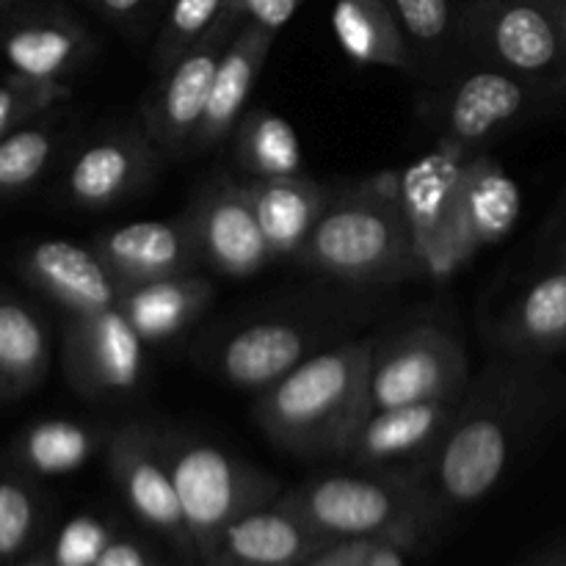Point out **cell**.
Returning <instances> with one entry per match:
<instances>
[{
    "label": "cell",
    "instance_id": "6da1fadb",
    "mask_svg": "<svg viewBox=\"0 0 566 566\" xmlns=\"http://www.w3.org/2000/svg\"><path fill=\"white\" fill-rule=\"evenodd\" d=\"M553 392L542 359L509 354L470 381L446 437L426 464L437 503L470 506L484 501L551 412Z\"/></svg>",
    "mask_w": 566,
    "mask_h": 566
},
{
    "label": "cell",
    "instance_id": "7a4b0ae2",
    "mask_svg": "<svg viewBox=\"0 0 566 566\" xmlns=\"http://www.w3.org/2000/svg\"><path fill=\"white\" fill-rule=\"evenodd\" d=\"M370 340L310 354L254 403L260 429L298 457H343L368 409Z\"/></svg>",
    "mask_w": 566,
    "mask_h": 566
},
{
    "label": "cell",
    "instance_id": "3957f363",
    "mask_svg": "<svg viewBox=\"0 0 566 566\" xmlns=\"http://www.w3.org/2000/svg\"><path fill=\"white\" fill-rule=\"evenodd\" d=\"M398 186L385 191L379 177L363 191L329 202L313 235L298 249V263L348 285H385L420 274Z\"/></svg>",
    "mask_w": 566,
    "mask_h": 566
},
{
    "label": "cell",
    "instance_id": "277c9868",
    "mask_svg": "<svg viewBox=\"0 0 566 566\" xmlns=\"http://www.w3.org/2000/svg\"><path fill=\"white\" fill-rule=\"evenodd\" d=\"M437 503L429 490L403 475L337 473L296 486L282 506L324 539H403Z\"/></svg>",
    "mask_w": 566,
    "mask_h": 566
},
{
    "label": "cell",
    "instance_id": "5b68a950",
    "mask_svg": "<svg viewBox=\"0 0 566 566\" xmlns=\"http://www.w3.org/2000/svg\"><path fill=\"white\" fill-rule=\"evenodd\" d=\"M462 42L468 61L566 92V44L545 0H462Z\"/></svg>",
    "mask_w": 566,
    "mask_h": 566
},
{
    "label": "cell",
    "instance_id": "8992f818",
    "mask_svg": "<svg viewBox=\"0 0 566 566\" xmlns=\"http://www.w3.org/2000/svg\"><path fill=\"white\" fill-rule=\"evenodd\" d=\"M166 464L180 497L186 531L199 545L221 542L243 514L263 509L276 481L258 473L202 437H160Z\"/></svg>",
    "mask_w": 566,
    "mask_h": 566
},
{
    "label": "cell",
    "instance_id": "52a82bcc",
    "mask_svg": "<svg viewBox=\"0 0 566 566\" xmlns=\"http://www.w3.org/2000/svg\"><path fill=\"white\" fill-rule=\"evenodd\" d=\"M470 385L462 343L442 326L420 324L385 343L370 357L368 409L407 407L423 401H457Z\"/></svg>",
    "mask_w": 566,
    "mask_h": 566
},
{
    "label": "cell",
    "instance_id": "ba28073f",
    "mask_svg": "<svg viewBox=\"0 0 566 566\" xmlns=\"http://www.w3.org/2000/svg\"><path fill=\"white\" fill-rule=\"evenodd\" d=\"M545 92L495 66L468 61L437 88L440 142L473 155L531 114Z\"/></svg>",
    "mask_w": 566,
    "mask_h": 566
},
{
    "label": "cell",
    "instance_id": "9c48e42d",
    "mask_svg": "<svg viewBox=\"0 0 566 566\" xmlns=\"http://www.w3.org/2000/svg\"><path fill=\"white\" fill-rule=\"evenodd\" d=\"M468 153L442 144L401 175L398 202L412 230L420 274L448 276L464 263L457 247V193Z\"/></svg>",
    "mask_w": 566,
    "mask_h": 566
},
{
    "label": "cell",
    "instance_id": "30bf717a",
    "mask_svg": "<svg viewBox=\"0 0 566 566\" xmlns=\"http://www.w3.org/2000/svg\"><path fill=\"white\" fill-rule=\"evenodd\" d=\"M238 28H241V20L227 11L213 31L205 33L164 75H158L160 81L144 99L142 127L160 149H169V153L188 149V142L193 138L205 108H208L221 55Z\"/></svg>",
    "mask_w": 566,
    "mask_h": 566
},
{
    "label": "cell",
    "instance_id": "8fae6325",
    "mask_svg": "<svg viewBox=\"0 0 566 566\" xmlns=\"http://www.w3.org/2000/svg\"><path fill=\"white\" fill-rule=\"evenodd\" d=\"M144 346L119 307L70 315L64 337L66 379L81 396H125L144 376Z\"/></svg>",
    "mask_w": 566,
    "mask_h": 566
},
{
    "label": "cell",
    "instance_id": "7c38bea8",
    "mask_svg": "<svg viewBox=\"0 0 566 566\" xmlns=\"http://www.w3.org/2000/svg\"><path fill=\"white\" fill-rule=\"evenodd\" d=\"M182 216L193 232L199 258L221 274L252 276L274 258L247 186L227 177L210 182Z\"/></svg>",
    "mask_w": 566,
    "mask_h": 566
},
{
    "label": "cell",
    "instance_id": "4fadbf2b",
    "mask_svg": "<svg viewBox=\"0 0 566 566\" xmlns=\"http://www.w3.org/2000/svg\"><path fill=\"white\" fill-rule=\"evenodd\" d=\"M153 171V138L133 125L86 144L66 166L64 193L77 208H111L136 197Z\"/></svg>",
    "mask_w": 566,
    "mask_h": 566
},
{
    "label": "cell",
    "instance_id": "5bb4252c",
    "mask_svg": "<svg viewBox=\"0 0 566 566\" xmlns=\"http://www.w3.org/2000/svg\"><path fill=\"white\" fill-rule=\"evenodd\" d=\"M459 401H423L370 412L354 431L343 459L357 468L429 464L446 437Z\"/></svg>",
    "mask_w": 566,
    "mask_h": 566
},
{
    "label": "cell",
    "instance_id": "9a60e30c",
    "mask_svg": "<svg viewBox=\"0 0 566 566\" xmlns=\"http://www.w3.org/2000/svg\"><path fill=\"white\" fill-rule=\"evenodd\" d=\"M108 462L122 497L144 523L166 534H188L164 446L149 426L127 423L114 431Z\"/></svg>",
    "mask_w": 566,
    "mask_h": 566
},
{
    "label": "cell",
    "instance_id": "2e32d148",
    "mask_svg": "<svg viewBox=\"0 0 566 566\" xmlns=\"http://www.w3.org/2000/svg\"><path fill=\"white\" fill-rule=\"evenodd\" d=\"M92 249L119 285L191 274L202 260L186 216L175 221H133L114 227L99 232Z\"/></svg>",
    "mask_w": 566,
    "mask_h": 566
},
{
    "label": "cell",
    "instance_id": "e0dca14e",
    "mask_svg": "<svg viewBox=\"0 0 566 566\" xmlns=\"http://www.w3.org/2000/svg\"><path fill=\"white\" fill-rule=\"evenodd\" d=\"M523 213V191L514 177L484 153L468 155L457 193V247L464 260L501 243Z\"/></svg>",
    "mask_w": 566,
    "mask_h": 566
},
{
    "label": "cell",
    "instance_id": "ac0fdd59",
    "mask_svg": "<svg viewBox=\"0 0 566 566\" xmlns=\"http://www.w3.org/2000/svg\"><path fill=\"white\" fill-rule=\"evenodd\" d=\"M276 33L269 31V28L241 22V28L230 39L224 55H221L219 72H216L213 88H210L208 108H205L197 133L188 142V153H208L216 144L224 142L227 136H232L249 103V94H252L254 83L263 72Z\"/></svg>",
    "mask_w": 566,
    "mask_h": 566
},
{
    "label": "cell",
    "instance_id": "d6986e66",
    "mask_svg": "<svg viewBox=\"0 0 566 566\" xmlns=\"http://www.w3.org/2000/svg\"><path fill=\"white\" fill-rule=\"evenodd\" d=\"M22 269L39 291L48 293L70 315L116 307L119 298V282L99 254L72 241L53 238L36 243L22 260Z\"/></svg>",
    "mask_w": 566,
    "mask_h": 566
},
{
    "label": "cell",
    "instance_id": "ffe728a7",
    "mask_svg": "<svg viewBox=\"0 0 566 566\" xmlns=\"http://www.w3.org/2000/svg\"><path fill=\"white\" fill-rule=\"evenodd\" d=\"M310 357V335L291 321H260L232 332L216 352V370L238 390L265 392Z\"/></svg>",
    "mask_w": 566,
    "mask_h": 566
},
{
    "label": "cell",
    "instance_id": "44dd1931",
    "mask_svg": "<svg viewBox=\"0 0 566 566\" xmlns=\"http://www.w3.org/2000/svg\"><path fill=\"white\" fill-rule=\"evenodd\" d=\"M11 75L39 83H64L86 61L92 36L70 14H33L14 22L0 39Z\"/></svg>",
    "mask_w": 566,
    "mask_h": 566
},
{
    "label": "cell",
    "instance_id": "7402d4cb",
    "mask_svg": "<svg viewBox=\"0 0 566 566\" xmlns=\"http://www.w3.org/2000/svg\"><path fill=\"white\" fill-rule=\"evenodd\" d=\"M213 302V285L202 276L171 274L119 285L116 307L144 343H164L186 332Z\"/></svg>",
    "mask_w": 566,
    "mask_h": 566
},
{
    "label": "cell",
    "instance_id": "603a6c76",
    "mask_svg": "<svg viewBox=\"0 0 566 566\" xmlns=\"http://www.w3.org/2000/svg\"><path fill=\"white\" fill-rule=\"evenodd\" d=\"M247 193L274 258L282 254L296 258L332 202L329 191L304 175L271 177V180L252 177L247 182Z\"/></svg>",
    "mask_w": 566,
    "mask_h": 566
},
{
    "label": "cell",
    "instance_id": "cb8c5ba5",
    "mask_svg": "<svg viewBox=\"0 0 566 566\" xmlns=\"http://www.w3.org/2000/svg\"><path fill=\"white\" fill-rule=\"evenodd\" d=\"M412 50L415 75L440 88L468 64L462 42V0H390Z\"/></svg>",
    "mask_w": 566,
    "mask_h": 566
},
{
    "label": "cell",
    "instance_id": "d4e9b609",
    "mask_svg": "<svg viewBox=\"0 0 566 566\" xmlns=\"http://www.w3.org/2000/svg\"><path fill=\"white\" fill-rule=\"evenodd\" d=\"M324 542L282 503L243 514L221 536L227 556L243 566H293L313 556Z\"/></svg>",
    "mask_w": 566,
    "mask_h": 566
},
{
    "label": "cell",
    "instance_id": "484cf974",
    "mask_svg": "<svg viewBox=\"0 0 566 566\" xmlns=\"http://www.w3.org/2000/svg\"><path fill=\"white\" fill-rule=\"evenodd\" d=\"M332 31L354 64L415 72L412 50L390 0H335Z\"/></svg>",
    "mask_w": 566,
    "mask_h": 566
},
{
    "label": "cell",
    "instance_id": "4316f807",
    "mask_svg": "<svg viewBox=\"0 0 566 566\" xmlns=\"http://www.w3.org/2000/svg\"><path fill=\"white\" fill-rule=\"evenodd\" d=\"M509 357L545 359L566 352V265L536 280L501 326Z\"/></svg>",
    "mask_w": 566,
    "mask_h": 566
},
{
    "label": "cell",
    "instance_id": "83f0119b",
    "mask_svg": "<svg viewBox=\"0 0 566 566\" xmlns=\"http://www.w3.org/2000/svg\"><path fill=\"white\" fill-rule=\"evenodd\" d=\"M235 164L254 180L302 175L304 155L296 130L285 116L269 108H254L241 116L232 130Z\"/></svg>",
    "mask_w": 566,
    "mask_h": 566
},
{
    "label": "cell",
    "instance_id": "f1b7e54d",
    "mask_svg": "<svg viewBox=\"0 0 566 566\" xmlns=\"http://www.w3.org/2000/svg\"><path fill=\"white\" fill-rule=\"evenodd\" d=\"M50 346L44 324L17 298L0 296V392L25 396L48 374Z\"/></svg>",
    "mask_w": 566,
    "mask_h": 566
},
{
    "label": "cell",
    "instance_id": "f546056e",
    "mask_svg": "<svg viewBox=\"0 0 566 566\" xmlns=\"http://www.w3.org/2000/svg\"><path fill=\"white\" fill-rule=\"evenodd\" d=\"M97 446L92 429L72 420H42L20 437V459L39 475H64L88 462Z\"/></svg>",
    "mask_w": 566,
    "mask_h": 566
},
{
    "label": "cell",
    "instance_id": "4dcf8cb0",
    "mask_svg": "<svg viewBox=\"0 0 566 566\" xmlns=\"http://www.w3.org/2000/svg\"><path fill=\"white\" fill-rule=\"evenodd\" d=\"M230 0H169L153 44V70L164 75L188 48L219 25Z\"/></svg>",
    "mask_w": 566,
    "mask_h": 566
},
{
    "label": "cell",
    "instance_id": "1f68e13d",
    "mask_svg": "<svg viewBox=\"0 0 566 566\" xmlns=\"http://www.w3.org/2000/svg\"><path fill=\"white\" fill-rule=\"evenodd\" d=\"M55 153V133L48 125L17 127L0 138V197H17L36 186Z\"/></svg>",
    "mask_w": 566,
    "mask_h": 566
},
{
    "label": "cell",
    "instance_id": "d6a6232c",
    "mask_svg": "<svg viewBox=\"0 0 566 566\" xmlns=\"http://www.w3.org/2000/svg\"><path fill=\"white\" fill-rule=\"evenodd\" d=\"M66 97L70 88L64 83H39L20 75L0 81V138L64 103Z\"/></svg>",
    "mask_w": 566,
    "mask_h": 566
},
{
    "label": "cell",
    "instance_id": "836d02e7",
    "mask_svg": "<svg viewBox=\"0 0 566 566\" xmlns=\"http://www.w3.org/2000/svg\"><path fill=\"white\" fill-rule=\"evenodd\" d=\"M36 520L31 492L17 481H0V556H11L25 545Z\"/></svg>",
    "mask_w": 566,
    "mask_h": 566
},
{
    "label": "cell",
    "instance_id": "e575fe53",
    "mask_svg": "<svg viewBox=\"0 0 566 566\" xmlns=\"http://www.w3.org/2000/svg\"><path fill=\"white\" fill-rule=\"evenodd\" d=\"M111 545L105 525L92 517H75L64 525L55 542V564L59 566H94Z\"/></svg>",
    "mask_w": 566,
    "mask_h": 566
},
{
    "label": "cell",
    "instance_id": "d590c367",
    "mask_svg": "<svg viewBox=\"0 0 566 566\" xmlns=\"http://www.w3.org/2000/svg\"><path fill=\"white\" fill-rule=\"evenodd\" d=\"M304 0H230V14H235L241 22H254L269 31L280 33L296 14Z\"/></svg>",
    "mask_w": 566,
    "mask_h": 566
},
{
    "label": "cell",
    "instance_id": "8d00e7d4",
    "mask_svg": "<svg viewBox=\"0 0 566 566\" xmlns=\"http://www.w3.org/2000/svg\"><path fill=\"white\" fill-rule=\"evenodd\" d=\"M94 11H97L103 20L114 22V25L133 31V28L142 25L144 20H149L153 11H158V6L164 0H86Z\"/></svg>",
    "mask_w": 566,
    "mask_h": 566
},
{
    "label": "cell",
    "instance_id": "74e56055",
    "mask_svg": "<svg viewBox=\"0 0 566 566\" xmlns=\"http://www.w3.org/2000/svg\"><path fill=\"white\" fill-rule=\"evenodd\" d=\"M376 539H352L346 545H337L324 558H315L310 566H365Z\"/></svg>",
    "mask_w": 566,
    "mask_h": 566
},
{
    "label": "cell",
    "instance_id": "f35d334b",
    "mask_svg": "<svg viewBox=\"0 0 566 566\" xmlns=\"http://www.w3.org/2000/svg\"><path fill=\"white\" fill-rule=\"evenodd\" d=\"M94 566H147V562H144L142 551H138L136 545H127V542H111Z\"/></svg>",
    "mask_w": 566,
    "mask_h": 566
},
{
    "label": "cell",
    "instance_id": "ab89813d",
    "mask_svg": "<svg viewBox=\"0 0 566 566\" xmlns=\"http://www.w3.org/2000/svg\"><path fill=\"white\" fill-rule=\"evenodd\" d=\"M545 6L551 9L553 20H556L558 31H562V39L566 44V0H545Z\"/></svg>",
    "mask_w": 566,
    "mask_h": 566
},
{
    "label": "cell",
    "instance_id": "60d3db41",
    "mask_svg": "<svg viewBox=\"0 0 566 566\" xmlns=\"http://www.w3.org/2000/svg\"><path fill=\"white\" fill-rule=\"evenodd\" d=\"M9 3H17V0H0V6H9Z\"/></svg>",
    "mask_w": 566,
    "mask_h": 566
},
{
    "label": "cell",
    "instance_id": "b9f144b4",
    "mask_svg": "<svg viewBox=\"0 0 566 566\" xmlns=\"http://www.w3.org/2000/svg\"><path fill=\"white\" fill-rule=\"evenodd\" d=\"M31 566H39V564H31Z\"/></svg>",
    "mask_w": 566,
    "mask_h": 566
}]
</instances>
